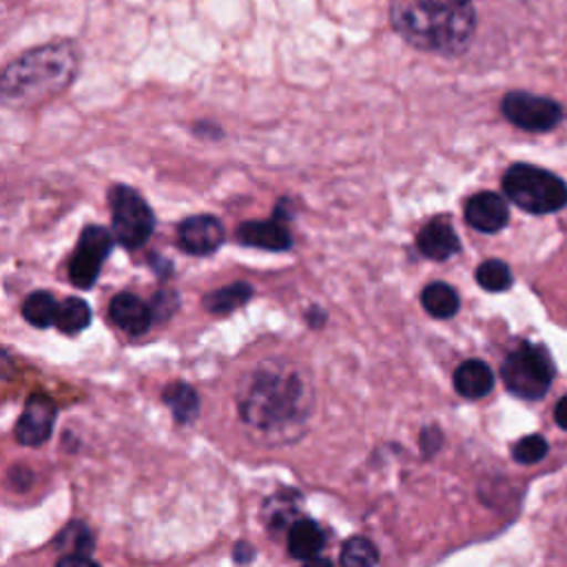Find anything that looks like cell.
I'll list each match as a JSON object with an SVG mask.
<instances>
[{
	"label": "cell",
	"mask_w": 567,
	"mask_h": 567,
	"mask_svg": "<svg viewBox=\"0 0 567 567\" xmlns=\"http://www.w3.org/2000/svg\"><path fill=\"white\" fill-rule=\"evenodd\" d=\"M390 22L408 44L456 55L474 35L476 9L474 0H392Z\"/></svg>",
	"instance_id": "obj_1"
},
{
	"label": "cell",
	"mask_w": 567,
	"mask_h": 567,
	"mask_svg": "<svg viewBox=\"0 0 567 567\" xmlns=\"http://www.w3.org/2000/svg\"><path fill=\"white\" fill-rule=\"evenodd\" d=\"M78 73V51L71 42L35 47L7 64L0 82L9 106H38L62 93Z\"/></svg>",
	"instance_id": "obj_2"
},
{
	"label": "cell",
	"mask_w": 567,
	"mask_h": 567,
	"mask_svg": "<svg viewBox=\"0 0 567 567\" xmlns=\"http://www.w3.org/2000/svg\"><path fill=\"white\" fill-rule=\"evenodd\" d=\"M310 412V388L292 370H259L248 381L239 414L264 434H284L299 427Z\"/></svg>",
	"instance_id": "obj_3"
},
{
	"label": "cell",
	"mask_w": 567,
	"mask_h": 567,
	"mask_svg": "<svg viewBox=\"0 0 567 567\" xmlns=\"http://www.w3.org/2000/svg\"><path fill=\"white\" fill-rule=\"evenodd\" d=\"M505 195L532 215L556 213L567 204V184L538 166L514 164L503 175Z\"/></svg>",
	"instance_id": "obj_4"
},
{
	"label": "cell",
	"mask_w": 567,
	"mask_h": 567,
	"mask_svg": "<svg viewBox=\"0 0 567 567\" xmlns=\"http://www.w3.org/2000/svg\"><path fill=\"white\" fill-rule=\"evenodd\" d=\"M554 363L545 348L536 343H520L514 348L503 365L501 377L505 388L520 399H540L554 381Z\"/></svg>",
	"instance_id": "obj_5"
},
{
	"label": "cell",
	"mask_w": 567,
	"mask_h": 567,
	"mask_svg": "<svg viewBox=\"0 0 567 567\" xmlns=\"http://www.w3.org/2000/svg\"><path fill=\"white\" fill-rule=\"evenodd\" d=\"M109 206L115 239L128 250L144 246L155 228V217L146 199L135 188L117 184L109 190Z\"/></svg>",
	"instance_id": "obj_6"
},
{
	"label": "cell",
	"mask_w": 567,
	"mask_h": 567,
	"mask_svg": "<svg viewBox=\"0 0 567 567\" xmlns=\"http://www.w3.org/2000/svg\"><path fill=\"white\" fill-rule=\"evenodd\" d=\"M113 248V237L111 230L104 226H86L78 239L75 252L69 261V279L73 286L89 290L97 281L102 261L109 257Z\"/></svg>",
	"instance_id": "obj_7"
},
{
	"label": "cell",
	"mask_w": 567,
	"mask_h": 567,
	"mask_svg": "<svg viewBox=\"0 0 567 567\" xmlns=\"http://www.w3.org/2000/svg\"><path fill=\"white\" fill-rule=\"evenodd\" d=\"M501 111L514 126L536 133L554 128L563 117V109L558 102L525 91L507 93L501 102Z\"/></svg>",
	"instance_id": "obj_8"
},
{
	"label": "cell",
	"mask_w": 567,
	"mask_h": 567,
	"mask_svg": "<svg viewBox=\"0 0 567 567\" xmlns=\"http://www.w3.org/2000/svg\"><path fill=\"white\" fill-rule=\"evenodd\" d=\"M55 414H58L55 403L49 396H44V394L29 396V401L24 403V410L16 423L18 443H22L27 447L42 445L53 432Z\"/></svg>",
	"instance_id": "obj_9"
},
{
	"label": "cell",
	"mask_w": 567,
	"mask_h": 567,
	"mask_svg": "<svg viewBox=\"0 0 567 567\" xmlns=\"http://www.w3.org/2000/svg\"><path fill=\"white\" fill-rule=\"evenodd\" d=\"M177 241L188 255H210L224 244V226L213 215H193L179 221Z\"/></svg>",
	"instance_id": "obj_10"
},
{
	"label": "cell",
	"mask_w": 567,
	"mask_h": 567,
	"mask_svg": "<svg viewBox=\"0 0 567 567\" xmlns=\"http://www.w3.org/2000/svg\"><path fill=\"white\" fill-rule=\"evenodd\" d=\"M509 219L507 204L492 190H481L465 202V221L481 233H496Z\"/></svg>",
	"instance_id": "obj_11"
},
{
	"label": "cell",
	"mask_w": 567,
	"mask_h": 567,
	"mask_svg": "<svg viewBox=\"0 0 567 567\" xmlns=\"http://www.w3.org/2000/svg\"><path fill=\"white\" fill-rule=\"evenodd\" d=\"M109 317L120 330L137 337L151 328L155 312H153V306L142 301L137 295L120 292L109 303Z\"/></svg>",
	"instance_id": "obj_12"
},
{
	"label": "cell",
	"mask_w": 567,
	"mask_h": 567,
	"mask_svg": "<svg viewBox=\"0 0 567 567\" xmlns=\"http://www.w3.org/2000/svg\"><path fill=\"white\" fill-rule=\"evenodd\" d=\"M416 248L427 259L445 261L461 250V241H458L456 230L452 228V224L445 217H434L419 230Z\"/></svg>",
	"instance_id": "obj_13"
},
{
	"label": "cell",
	"mask_w": 567,
	"mask_h": 567,
	"mask_svg": "<svg viewBox=\"0 0 567 567\" xmlns=\"http://www.w3.org/2000/svg\"><path fill=\"white\" fill-rule=\"evenodd\" d=\"M237 241L252 248L264 250H288L292 246V235L279 219H259V221H244L237 228Z\"/></svg>",
	"instance_id": "obj_14"
},
{
	"label": "cell",
	"mask_w": 567,
	"mask_h": 567,
	"mask_svg": "<svg viewBox=\"0 0 567 567\" xmlns=\"http://www.w3.org/2000/svg\"><path fill=\"white\" fill-rule=\"evenodd\" d=\"M323 543H326L323 529L310 518H297L288 527V536H286L288 554L297 560H317L323 549Z\"/></svg>",
	"instance_id": "obj_15"
},
{
	"label": "cell",
	"mask_w": 567,
	"mask_h": 567,
	"mask_svg": "<svg viewBox=\"0 0 567 567\" xmlns=\"http://www.w3.org/2000/svg\"><path fill=\"white\" fill-rule=\"evenodd\" d=\"M494 388V372L485 361L467 359L454 372V390L465 399H481Z\"/></svg>",
	"instance_id": "obj_16"
},
{
	"label": "cell",
	"mask_w": 567,
	"mask_h": 567,
	"mask_svg": "<svg viewBox=\"0 0 567 567\" xmlns=\"http://www.w3.org/2000/svg\"><path fill=\"white\" fill-rule=\"evenodd\" d=\"M421 303L425 308L427 315L436 317V319H450L458 312V295L450 284L443 281H432L423 288L421 292Z\"/></svg>",
	"instance_id": "obj_17"
},
{
	"label": "cell",
	"mask_w": 567,
	"mask_h": 567,
	"mask_svg": "<svg viewBox=\"0 0 567 567\" xmlns=\"http://www.w3.org/2000/svg\"><path fill=\"white\" fill-rule=\"evenodd\" d=\"M252 295V286L246 281L228 284L224 288H217L204 297V308L213 315H228L235 308L244 306Z\"/></svg>",
	"instance_id": "obj_18"
},
{
	"label": "cell",
	"mask_w": 567,
	"mask_h": 567,
	"mask_svg": "<svg viewBox=\"0 0 567 567\" xmlns=\"http://www.w3.org/2000/svg\"><path fill=\"white\" fill-rule=\"evenodd\" d=\"M164 403L171 408L175 421L182 423V425L190 423L197 416V412H199L197 392L188 383H182V381L171 383L164 390Z\"/></svg>",
	"instance_id": "obj_19"
},
{
	"label": "cell",
	"mask_w": 567,
	"mask_h": 567,
	"mask_svg": "<svg viewBox=\"0 0 567 567\" xmlns=\"http://www.w3.org/2000/svg\"><path fill=\"white\" fill-rule=\"evenodd\" d=\"M58 306L60 301H55V297L49 290H35L22 301V317L27 319V323L35 328H47L55 323Z\"/></svg>",
	"instance_id": "obj_20"
},
{
	"label": "cell",
	"mask_w": 567,
	"mask_h": 567,
	"mask_svg": "<svg viewBox=\"0 0 567 567\" xmlns=\"http://www.w3.org/2000/svg\"><path fill=\"white\" fill-rule=\"evenodd\" d=\"M91 323V308L86 301L78 297H69L60 301L55 315V328L64 334H78Z\"/></svg>",
	"instance_id": "obj_21"
},
{
	"label": "cell",
	"mask_w": 567,
	"mask_h": 567,
	"mask_svg": "<svg viewBox=\"0 0 567 567\" xmlns=\"http://www.w3.org/2000/svg\"><path fill=\"white\" fill-rule=\"evenodd\" d=\"M476 281L481 288L489 292H501L512 286L509 266L501 259H487L476 268Z\"/></svg>",
	"instance_id": "obj_22"
},
{
	"label": "cell",
	"mask_w": 567,
	"mask_h": 567,
	"mask_svg": "<svg viewBox=\"0 0 567 567\" xmlns=\"http://www.w3.org/2000/svg\"><path fill=\"white\" fill-rule=\"evenodd\" d=\"M339 563L341 565H377L379 563V551L368 538L354 536V538H348L343 543Z\"/></svg>",
	"instance_id": "obj_23"
},
{
	"label": "cell",
	"mask_w": 567,
	"mask_h": 567,
	"mask_svg": "<svg viewBox=\"0 0 567 567\" xmlns=\"http://www.w3.org/2000/svg\"><path fill=\"white\" fill-rule=\"evenodd\" d=\"M295 505L290 496L284 494H275L266 505H264V516L268 520L270 527H290L297 518H295Z\"/></svg>",
	"instance_id": "obj_24"
},
{
	"label": "cell",
	"mask_w": 567,
	"mask_h": 567,
	"mask_svg": "<svg viewBox=\"0 0 567 567\" xmlns=\"http://www.w3.org/2000/svg\"><path fill=\"white\" fill-rule=\"evenodd\" d=\"M58 547H64L66 551H75V554H86L91 551V534L82 523H71L62 529V534L58 536Z\"/></svg>",
	"instance_id": "obj_25"
},
{
	"label": "cell",
	"mask_w": 567,
	"mask_h": 567,
	"mask_svg": "<svg viewBox=\"0 0 567 567\" xmlns=\"http://www.w3.org/2000/svg\"><path fill=\"white\" fill-rule=\"evenodd\" d=\"M547 454V441L540 436V434H529V436H523L520 441L514 443L512 447V456L514 461L518 463H536L540 461L543 456Z\"/></svg>",
	"instance_id": "obj_26"
},
{
	"label": "cell",
	"mask_w": 567,
	"mask_h": 567,
	"mask_svg": "<svg viewBox=\"0 0 567 567\" xmlns=\"http://www.w3.org/2000/svg\"><path fill=\"white\" fill-rule=\"evenodd\" d=\"M58 565H95V560L86 554H69V556H62Z\"/></svg>",
	"instance_id": "obj_27"
},
{
	"label": "cell",
	"mask_w": 567,
	"mask_h": 567,
	"mask_svg": "<svg viewBox=\"0 0 567 567\" xmlns=\"http://www.w3.org/2000/svg\"><path fill=\"white\" fill-rule=\"evenodd\" d=\"M554 421H556L563 430H567V394L556 403V408H554Z\"/></svg>",
	"instance_id": "obj_28"
},
{
	"label": "cell",
	"mask_w": 567,
	"mask_h": 567,
	"mask_svg": "<svg viewBox=\"0 0 567 567\" xmlns=\"http://www.w3.org/2000/svg\"><path fill=\"white\" fill-rule=\"evenodd\" d=\"M233 556H235V560H237V563H248V560L255 556V551H252V547H250V545H246V543H237V547H235Z\"/></svg>",
	"instance_id": "obj_29"
}]
</instances>
